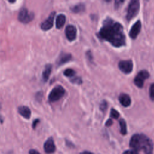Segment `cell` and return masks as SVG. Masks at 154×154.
Masks as SVG:
<instances>
[{"instance_id":"obj_1","label":"cell","mask_w":154,"mask_h":154,"mask_svg":"<svg viewBox=\"0 0 154 154\" xmlns=\"http://www.w3.org/2000/svg\"><path fill=\"white\" fill-rule=\"evenodd\" d=\"M97 36L117 48L126 45V36L123 26L119 22L109 17H107L103 21L102 26L97 33Z\"/></svg>"},{"instance_id":"obj_2","label":"cell","mask_w":154,"mask_h":154,"mask_svg":"<svg viewBox=\"0 0 154 154\" xmlns=\"http://www.w3.org/2000/svg\"><path fill=\"white\" fill-rule=\"evenodd\" d=\"M130 147L135 150H143L144 154H153V144L151 139L143 134H135L129 140Z\"/></svg>"},{"instance_id":"obj_3","label":"cell","mask_w":154,"mask_h":154,"mask_svg":"<svg viewBox=\"0 0 154 154\" xmlns=\"http://www.w3.org/2000/svg\"><path fill=\"white\" fill-rule=\"evenodd\" d=\"M140 9V2L137 0L131 1L129 3L127 13L126 16V19L127 20L129 21L134 17H135L138 13Z\"/></svg>"},{"instance_id":"obj_4","label":"cell","mask_w":154,"mask_h":154,"mask_svg":"<svg viewBox=\"0 0 154 154\" xmlns=\"http://www.w3.org/2000/svg\"><path fill=\"white\" fill-rule=\"evenodd\" d=\"M66 93L64 88L61 85L55 86L49 93L48 99L50 102H54L63 97Z\"/></svg>"},{"instance_id":"obj_5","label":"cell","mask_w":154,"mask_h":154,"mask_svg":"<svg viewBox=\"0 0 154 154\" xmlns=\"http://www.w3.org/2000/svg\"><path fill=\"white\" fill-rule=\"evenodd\" d=\"M34 17V13L32 12H29L28 10L25 8H22L18 14V20L24 23L30 22L31 20H33Z\"/></svg>"},{"instance_id":"obj_6","label":"cell","mask_w":154,"mask_h":154,"mask_svg":"<svg viewBox=\"0 0 154 154\" xmlns=\"http://www.w3.org/2000/svg\"><path fill=\"white\" fill-rule=\"evenodd\" d=\"M149 77V73L147 70H143L138 72L134 79V82L136 86L139 88H142L144 85V82Z\"/></svg>"},{"instance_id":"obj_7","label":"cell","mask_w":154,"mask_h":154,"mask_svg":"<svg viewBox=\"0 0 154 154\" xmlns=\"http://www.w3.org/2000/svg\"><path fill=\"white\" fill-rule=\"evenodd\" d=\"M119 69L124 73H130L133 69V63L131 60H122L119 63Z\"/></svg>"},{"instance_id":"obj_8","label":"cell","mask_w":154,"mask_h":154,"mask_svg":"<svg viewBox=\"0 0 154 154\" xmlns=\"http://www.w3.org/2000/svg\"><path fill=\"white\" fill-rule=\"evenodd\" d=\"M55 15V11L52 12L49 14V17L44 22H43L41 23L40 27L43 31L49 30L53 26Z\"/></svg>"},{"instance_id":"obj_9","label":"cell","mask_w":154,"mask_h":154,"mask_svg":"<svg viewBox=\"0 0 154 154\" xmlns=\"http://www.w3.org/2000/svg\"><path fill=\"white\" fill-rule=\"evenodd\" d=\"M45 152L47 154H52L56 150V147L52 137L48 138L43 144Z\"/></svg>"},{"instance_id":"obj_10","label":"cell","mask_w":154,"mask_h":154,"mask_svg":"<svg viewBox=\"0 0 154 154\" xmlns=\"http://www.w3.org/2000/svg\"><path fill=\"white\" fill-rule=\"evenodd\" d=\"M65 34L68 40L73 41L76 37V29L73 25H67L65 29Z\"/></svg>"},{"instance_id":"obj_11","label":"cell","mask_w":154,"mask_h":154,"mask_svg":"<svg viewBox=\"0 0 154 154\" xmlns=\"http://www.w3.org/2000/svg\"><path fill=\"white\" fill-rule=\"evenodd\" d=\"M141 28V23L140 20L136 22L131 27L129 31V36L132 39H135L138 35Z\"/></svg>"},{"instance_id":"obj_12","label":"cell","mask_w":154,"mask_h":154,"mask_svg":"<svg viewBox=\"0 0 154 154\" xmlns=\"http://www.w3.org/2000/svg\"><path fill=\"white\" fill-rule=\"evenodd\" d=\"M72 58V55L70 54L69 53H61L60 56L58 57L57 64L58 66H61L67 62L69 61Z\"/></svg>"},{"instance_id":"obj_13","label":"cell","mask_w":154,"mask_h":154,"mask_svg":"<svg viewBox=\"0 0 154 154\" xmlns=\"http://www.w3.org/2000/svg\"><path fill=\"white\" fill-rule=\"evenodd\" d=\"M120 103L125 107H128L131 105V100L129 96L126 93H121L119 96Z\"/></svg>"},{"instance_id":"obj_14","label":"cell","mask_w":154,"mask_h":154,"mask_svg":"<svg viewBox=\"0 0 154 154\" xmlns=\"http://www.w3.org/2000/svg\"><path fill=\"white\" fill-rule=\"evenodd\" d=\"M18 112L26 119H29L31 117V112L30 109L26 106H20L18 107Z\"/></svg>"},{"instance_id":"obj_15","label":"cell","mask_w":154,"mask_h":154,"mask_svg":"<svg viewBox=\"0 0 154 154\" xmlns=\"http://www.w3.org/2000/svg\"><path fill=\"white\" fill-rule=\"evenodd\" d=\"M51 71H52V65L50 64H46L45 66V69L43 71V73H42V78L45 82L47 81L48 79H49Z\"/></svg>"},{"instance_id":"obj_16","label":"cell","mask_w":154,"mask_h":154,"mask_svg":"<svg viewBox=\"0 0 154 154\" xmlns=\"http://www.w3.org/2000/svg\"><path fill=\"white\" fill-rule=\"evenodd\" d=\"M66 16L63 14L57 16L56 18V27L58 29H60L64 26L66 22Z\"/></svg>"},{"instance_id":"obj_17","label":"cell","mask_w":154,"mask_h":154,"mask_svg":"<svg viewBox=\"0 0 154 154\" xmlns=\"http://www.w3.org/2000/svg\"><path fill=\"white\" fill-rule=\"evenodd\" d=\"M85 5L82 3H79V4H78L75 5H73V7H72L70 8V10L73 13H80V12H82L85 10Z\"/></svg>"},{"instance_id":"obj_18","label":"cell","mask_w":154,"mask_h":154,"mask_svg":"<svg viewBox=\"0 0 154 154\" xmlns=\"http://www.w3.org/2000/svg\"><path fill=\"white\" fill-rule=\"evenodd\" d=\"M119 125L120 128V133L121 134L125 135L127 134V128H126V123L124 119H121L119 120Z\"/></svg>"},{"instance_id":"obj_19","label":"cell","mask_w":154,"mask_h":154,"mask_svg":"<svg viewBox=\"0 0 154 154\" xmlns=\"http://www.w3.org/2000/svg\"><path fill=\"white\" fill-rule=\"evenodd\" d=\"M64 75L67 77H73L75 75V72L72 69H67L64 71Z\"/></svg>"},{"instance_id":"obj_20","label":"cell","mask_w":154,"mask_h":154,"mask_svg":"<svg viewBox=\"0 0 154 154\" xmlns=\"http://www.w3.org/2000/svg\"><path fill=\"white\" fill-rule=\"evenodd\" d=\"M110 116H111V117L112 118L115 119H118V117H119L120 114H119V112L117 111H116L115 109L112 108V109H111Z\"/></svg>"},{"instance_id":"obj_21","label":"cell","mask_w":154,"mask_h":154,"mask_svg":"<svg viewBox=\"0 0 154 154\" xmlns=\"http://www.w3.org/2000/svg\"><path fill=\"white\" fill-rule=\"evenodd\" d=\"M149 96L152 100H154V83L150 85L149 88Z\"/></svg>"},{"instance_id":"obj_22","label":"cell","mask_w":154,"mask_h":154,"mask_svg":"<svg viewBox=\"0 0 154 154\" xmlns=\"http://www.w3.org/2000/svg\"><path fill=\"white\" fill-rule=\"evenodd\" d=\"M70 81L72 82V83H74V84H81L82 83V79L81 78L79 77H73L71 80Z\"/></svg>"},{"instance_id":"obj_23","label":"cell","mask_w":154,"mask_h":154,"mask_svg":"<svg viewBox=\"0 0 154 154\" xmlns=\"http://www.w3.org/2000/svg\"><path fill=\"white\" fill-rule=\"evenodd\" d=\"M107 106H108V103H107L106 101V100H102V102L100 104V109L102 111H104L107 108Z\"/></svg>"},{"instance_id":"obj_24","label":"cell","mask_w":154,"mask_h":154,"mask_svg":"<svg viewBox=\"0 0 154 154\" xmlns=\"http://www.w3.org/2000/svg\"><path fill=\"white\" fill-rule=\"evenodd\" d=\"M122 154H138V151L131 149V150H126L123 152Z\"/></svg>"},{"instance_id":"obj_25","label":"cell","mask_w":154,"mask_h":154,"mask_svg":"<svg viewBox=\"0 0 154 154\" xmlns=\"http://www.w3.org/2000/svg\"><path fill=\"white\" fill-rule=\"evenodd\" d=\"M112 123H113V122H112V120H111V119H108L106 122V123H105V126H111L112 125Z\"/></svg>"},{"instance_id":"obj_26","label":"cell","mask_w":154,"mask_h":154,"mask_svg":"<svg viewBox=\"0 0 154 154\" xmlns=\"http://www.w3.org/2000/svg\"><path fill=\"white\" fill-rule=\"evenodd\" d=\"M40 122V120L39 119H35L33 121V123H32V128L33 129H35L37 123H38V122Z\"/></svg>"},{"instance_id":"obj_27","label":"cell","mask_w":154,"mask_h":154,"mask_svg":"<svg viewBox=\"0 0 154 154\" xmlns=\"http://www.w3.org/2000/svg\"><path fill=\"white\" fill-rule=\"evenodd\" d=\"M29 154H40V153L35 149H31L29 151Z\"/></svg>"},{"instance_id":"obj_28","label":"cell","mask_w":154,"mask_h":154,"mask_svg":"<svg viewBox=\"0 0 154 154\" xmlns=\"http://www.w3.org/2000/svg\"><path fill=\"white\" fill-rule=\"evenodd\" d=\"M124 1H116L115 2V6H116V8H119V6L120 5L119 4L120 3H123Z\"/></svg>"},{"instance_id":"obj_29","label":"cell","mask_w":154,"mask_h":154,"mask_svg":"<svg viewBox=\"0 0 154 154\" xmlns=\"http://www.w3.org/2000/svg\"><path fill=\"white\" fill-rule=\"evenodd\" d=\"M80 154H93V153H91V152H90V151L85 150V151H82L81 153H80Z\"/></svg>"}]
</instances>
